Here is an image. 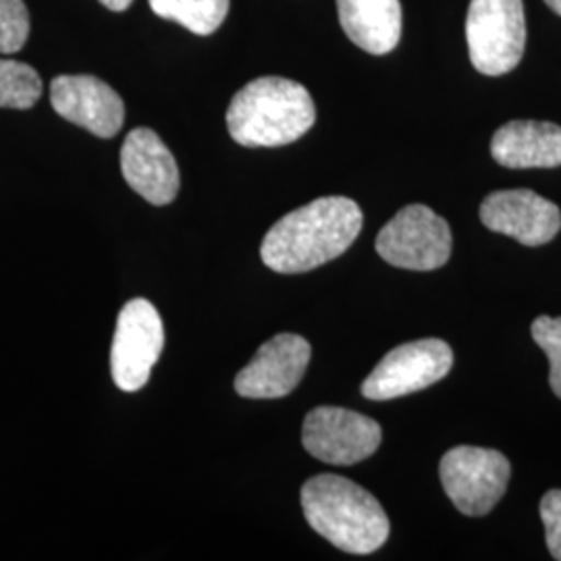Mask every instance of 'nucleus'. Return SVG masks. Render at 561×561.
<instances>
[{
  "instance_id": "17",
  "label": "nucleus",
  "mask_w": 561,
  "mask_h": 561,
  "mask_svg": "<svg viewBox=\"0 0 561 561\" xmlns=\"http://www.w3.org/2000/svg\"><path fill=\"white\" fill-rule=\"evenodd\" d=\"M42 78L32 65L0 59V108L27 111L41 101Z\"/></svg>"
},
{
  "instance_id": "5",
  "label": "nucleus",
  "mask_w": 561,
  "mask_h": 561,
  "mask_svg": "<svg viewBox=\"0 0 561 561\" xmlns=\"http://www.w3.org/2000/svg\"><path fill=\"white\" fill-rule=\"evenodd\" d=\"M439 477L447 497L461 514L481 518L505 495L512 466L502 451L460 445L443 456Z\"/></svg>"
},
{
  "instance_id": "9",
  "label": "nucleus",
  "mask_w": 561,
  "mask_h": 561,
  "mask_svg": "<svg viewBox=\"0 0 561 561\" xmlns=\"http://www.w3.org/2000/svg\"><path fill=\"white\" fill-rule=\"evenodd\" d=\"M381 442L379 422L337 405L314 408L308 412L301 428L306 451L317 460L335 466H352L370 458Z\"/></svg>"
},
{
  "instance_id": "14",
  "label": "nucleus",
  "mask_w": 561,
  "mask_h": 561,
  "mask_svg": "<svg viewBox=\"0 0 561 561\" xmlns=\"http://www.w3.org/2000/svg\"><path fill=\"white\" fill-rule=\"evenodd\" d=\"M493 159L507 169L561 167V127L547 121H510L491 140Z\"/></svg>"
},
{
  "instance_id": "3",
  "label": "nucleus",
  "mask_w": 561,
  "mask_h": 561,
  "mask_svg": "<svg viewBox=\"0 0 561 561\" xmlns=\"http://www.w3.org/2000/svg\"><path fill=\"white\" fill-rule=\"evenodd\" d=\"M314 121L317 108L310 92L285 78L245 83L227 111L229 134L245 148H275L300 140Z\"/></svg>"
},
{
  "instance_id": "19",
  "label": "nucleus",
  "mask_w": 561,
  "mask_h": 561,
  "mask_svg": "<svg viewBox=\"0 0 561 561\" xmlns=\"http://www.w3.org/2000/svg\"><path fill=\"white\" fill-rule=\"evenodd\" d=\"M533 340L549 358V385L561 400V317H539L533 321Z\"/></svg>"
},
{
  "instance_id": "20",
  "label": "nucleus",
  "mask_w": 561,
  "mask_h": 561,
  "mask_svg": "<svg viewBox=\"0 0 561 561\" xmlns=\"http://www.w3.org/2000/svg\"><path fill=\"white\" fill-rule=\"evenodd\" d=\"M545 541L553 560L561 561V489H551L541 500Z\"/></svg>"
},
{
  "instance_id": "21",
  "label": "nucleus",
  "mask_w": 561,
  "mask_h": 561,
  "mask_svg": "<svg viewBox=\"0 0 561 561\" xmlns=\"http://www.w3.org/2000/svg\"><path fill=\"white\" fill-rule=\"evenodd\" d=\"M101 2L106 9H111V11H115V13H121V11L129 9L134 0H101Z\"/></svg>"
},
{
  "instance_id": "13",
  "label": "nucleus",
  "mask_w": 561,
  "mask_h": 561,
  "mask_svg": "<svg viewBox=\"0 0 561 561\" xmlns=\"http://www.w3.org/2000/svg\"><path fill=\"white\" fill-rule=\"evenodd\" d=\"M121 171L144 201L164 206L178 198L180 169L164 141L148 127L134 129L121 148Z\"/></svg>"
},
{
  "instance_id": "11",
  "label": "nucleus",
  "mask_w": 561,
  "mask_h": 561,
  "mask_svg": "<svg viewBox=\"0 0 561 561\" xmlns=\"http://www.w3.org/2000/svg\"><path fill=\"white\" fill-rule=\"evenodd\" d=\"M481 221L495 233L537 248L560 233L561 213L558 204L533 190H503L482 201Z\"/></svg>"
},
{
  "instance_id": "12",
  "label": "nucleus",
  "mask_w": 561,
  "mask_h": 561,
  "mask_svg": "<svg viewBox=\"0 0 561 561\" xmlns=\"http://www.w3.org/2000/svg\"><path fill=\"white\" fill-rule=\"evenodd\" d=\"M50 102L60 117L96 138H115L123 127L125 106L119 94L94 76H59L50 83Z\"/></svg>"
},
{
  "instance_id": "16",
  "label": "nucleus",
  "mask_w": 561,
  "mask_h": 561,
  "mask_svg": "<svg viewBox=\"0 0 561 561\" xmlns=\"http://www.w3.org/2000/svg\"><path fill=\"white\" fill-rule=\"evenodd\" d=\"M162 20L175 21L198 36H210L222 25L231 0H148Z\"/></svg>"
},
{
  "instance_id": "7",
  "label": "nucleus",
  "mask_w": 561,
  "mask_h": 561,
  "mask_svg": "<svg viewBox=\"0 0 561 561\" xmlns=\"http://www.w3.org/2000/svg\"><path fill=\"white\" fill-rule=\"evenodd\" d=\"M454 352L443 340L410 341L385 354L362 382L366 400L387 401L422 391L449 375Z\"/></svg>"
},
{
  "instance_id": "18",
  "label": "nucleus",
  "mask_w": 561,
  "mask_h": 561,
  "mask_svg": "<svg viewBox=\"0 0 561 561\" xmlns=\"http://www.w3.org/2000/svg\"><path fill=\"white\" fill-rule=\"evenodd\" d=\"M30 36V13L23 0H0V55H15Z\"/></svg>"
},
{
  "instance_id": "22",
  "label": "nucleus",
  "mask_w": 561,
  "mask_h": 561,
  "mask_svg": "<svg viewBox=\"0 0 561 561\" xmlns=\"http://www.w3.org/2000/svg\"><path fill=\"white\" fill-rule=\"evenodd\" d=\"M545 4L561 18V0H545Z\"/></svg>"
},
{
  "instance_id": "10",
  "label": "nucleus",
  "mask_w": 561,
  "mask_h": 561,
  "mask_svg": "<svg viewBox=\"0 0 561 561\" xmlns=\"http://www.w3.org/2000/svg\"><path fill=\"white\" fill-rule=\"evenodd\" d=\"M312 347L294 335L280 333L262 343L252 362L236 377V391L248 400H277L289 396L300 385Z\"/></svg>"
},
{
  "instance_id": "6",
  "label": "nucleus",
  "mask_w": 561,
  "mask_h": 561,
  "mask_svg": "<svg viewBox=\"0 0 561 561\" xmlns=\"http://www.w3.org/2000/svg\"><path fill=\"white\" fill-rule=\"evenodd\" d=\"M382 261L405 271H435L451 256V229L424 204H410L387 222L377 236Z\"/></svg>"
},
{
  "instance_id": "4",
  "label": "nucleus",
  "mask_w": 561,
  "mask_h": 561,
  "mask_svg": "<svg viewBox=\"0 0 561 561\" xmlns=\"http://www.w3.org/2000/svg\"><path fill=\"white\" fill-rule=\"evenodd\" d=\"M470 60L482 76H505L518 67L526 46L522 0H470L466 15Z\"/></svg>"
},
{
  "instance_id": "1",
  "label": "nucleus",
  "mask_w": 561,
  "mask_h": 561,
  "mask_svg": "<svg viewBox=\"0 0 561 561\" xmlns=\"http://www.w3.org/2000/svg\"><path fill=\"white\" fill-rule=\"evenodd\" d=\"M360 206L343 196H327L285 215L264 236L262 262L283 275L308 273L341 254L360 236Z\"/></svg>"
},
{
  "instance_id": "15",
  "label": "nucleus",
  "mask_w": 561,
  "mask_h": 561,
  "mask_svg": "<svg viewBox=\"0 0 561 561\" xmlns=\"http://www.w3.org/2000/svg\"><path fill=\"white\" fill-rule=\"evenodd\" d=\"M345 36L370 55L391 53L401 38L400 0H337Z\"/></svg>"
},
{
  "instance_id": "8",
  "label": "nucleus",
  "mask_w": 561,
  "mask_h": 561,
  "mask_svg": "<svg viewBox=\"0 0 561 561\" xmlns=\"http://www.w3.org/2000/svg\"><path fill=\"white\" fill-rule=\"evenodd\" d=\"M162 347L164 327L159 310L144 298L127 301L111 347V373L121 391H140L161 358Z\"/></svg>"
},
{
  "instance_id": "2",
  "label": "nucleus",
  "mask_w": 561,
  "mask_h": 561,
  "mask_svg": "<svg viewBox=\"0 0 561 561\" xmlns=\"http://www.w3.org/2000/svg\"><path fill=\"white\" fill-rule=\"evenodd\" d=\"M300 500L308 524L345 553L366 556L389 539L381 503L356 482L319 474L301 486Z\"/></svg>"
}]
</instances>
